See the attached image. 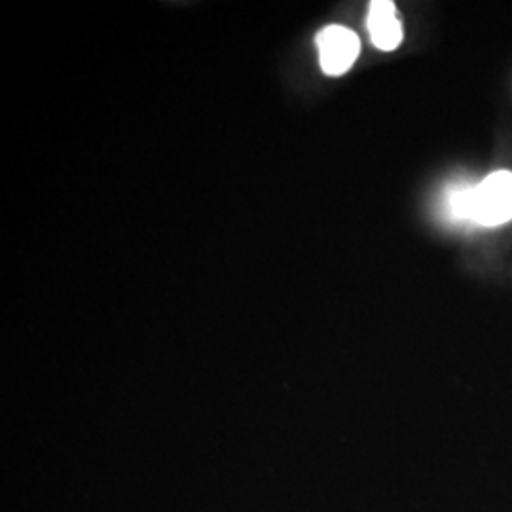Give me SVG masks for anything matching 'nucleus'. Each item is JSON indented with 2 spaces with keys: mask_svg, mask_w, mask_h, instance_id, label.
<instances>
[{
  "mask_svg": "<svg viewBox=\"0 0 512 512\" xmlns=\"http://www.w3.org/2000/svg\"><path fill=\"white\" fill-rule=\"evenodd\" d=\"M317 50L323 73L329 76H340L348 73L357 61L361 52L359 37L342 25H329L325 27L317 38Z\"/></svg>",
  "mask_w": 512,
  "mask_h": 512,
  "instance_id": "2",
  "label": "nucleus"
},
{
  "mask_svg": "<svg viewBox=\"0 0 512 512\" xmlns=\"http://www.w3.org/2000/svg\"><path fill=\"white\" fill-rule=\"evenodd\" d=\"M366 27L372 44L382 52H393L403 42V25L391 0H376L370 4Z\"/></svg>",
  "mask_w": 512,
  "mask_h": 512,
  "instance_id": "3",
  "label": "nucleus"
},
{
  "mask_svg": "<svg viewBox=\"0 0 512 512\" xmlns=\"http://www.w3.org/2000/svg\"><path fill=\"white\" fill-rule=\"evenodd\" d=\"M475 188L469 181L450 184L440 200L442 215L456 224L475 222Z\"/></svg>",
  "mask_w": 512,
  "mask_h": 512,
  "instance_id": "4",
  "label": "nucleus"
},
{
  "mask_svg": "<svg viewBox=\"0 0 512 512\" xmlns=\"http://www.w3.org/2000/svg\"><path fill=\"white\" fill-rule=\"evenodd\" d=\"M512 219V173L495 171L476 183L475 224L501 226Z\"/></svg>",
  "mask_w": 512,
  "mask_h": 512,
  "instance_id": "1",
  "label": "nucleus"
}]
</instances>
